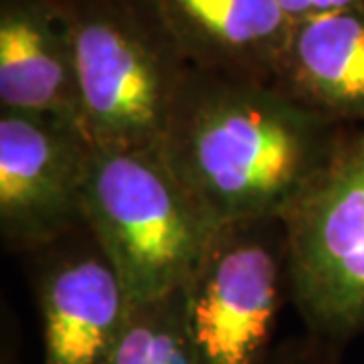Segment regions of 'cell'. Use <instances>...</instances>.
I'll list each match as a JSON object with an SVG mask.
<instances>
[{
    "label": "cell",
    "instance_id": "3",
    "mask_svg": "<svg viewBox=\"0 0 364 364\" xmlns=\"http://www.w3.org/2000/svg\"><path fill=\"white\" fill-rule=\"evenodd\" d=\"M91 146H158L191 69L148 0H65Z\"/></svg>",
    "mask_w": 364,
    "mask_h": 364
},
{
    "label": "cell",
    "instance_id": "4",
    "mask_svg": "<svg viewBox=\"0 0 364 364\" xmlns=\"http://www.w3.org/2000/svg\"><path fill=\"white\" fill-rule=\"evenodd\" d=\"M282 225L306 332L340 346L364 336V124L346 128Z\"/></svg>",
    "mask_w": 364,
    "mask_h": 364
},
{
    "label": "cell",
    "instance_id": "8",
    "mask_svg": "<svg viewBox=\"0 0 364 364\" xmlns=\"http://www.w3.org/2000/svg\"><path fill=\"white\" fill-rule=\"evenodd\" d=\"M43 364H104L130 298L116 267L97 247L49 259L37 277Z\"/></svg>",
    "mask_w": 364,
    "mask_h": 364
},
{
    "label": "cell",
    "instance_id": "13",
    "mask_svg": "<svg viewBox=\"0 0 364 364\" xmlns=\"http://www.w3.org/2000/svg\"><path fill=\"white\" fill-rule=\"evenodd\" d=\"M289 23L364 6V0H277Z\"/></svg>",
    "mask_w": 364,
    "mask_h": 364
},
{
    "label": "cell",
    "instance_id": "5",
    "mask_svg": "<svg viewBox=\"0 0 364 364\" xmlns=\"http://www.w3.org/2000/svg\"><path fill=\"white\" fill-rule=\"evenodd\" d=\"M182 294L198 363H267L289 298L282 219L219 225Z\"/></svg>",
    "mask_w": 364,
    "mask_h": 364
},
{
    "label": "cell",
    "instance_id": "7",
    "mask_svg": "<svg viewBox=\"0 0 364 364\" xmlns=\"http://www.w3.org/2000/svg\"><path fill=\"white\" fill-rule=\"evenodd\" d=\"M0 112L81 130L71 33L59 0H0Z\"/></svg>",
    "mask_w": 364,
    "mask_h": 364
},
{
    "label": "cell",
    "instance_id": "14",
    "mask_svg": "<svg viewBox=\"0 0 364 364\" xmlns=\"http://www.w3.org/2000/svg\"><path fill=\"white\" fill-rule=\"evenodd\" d=\"M59 2H65V0H59Z\"/></svg>",
    "mask_w": 364,
    "mask_h": 364
},
{
    "label": "cell",
    "instance_id": "12",
    "mask_svg": "<svg viewBox=\"0 0 364 364\" xmlns=\"http://www.w3.org/2000/svg\"><path fill=\"white\" fill-rule=\"evenodd\" d=\"M344 346L304 332L284 342H277L265 364H340Z\"/></svg>",
    "mask_w": 364,
    "mask_h": 364
},
{
    "label": "cell",
    "instance_id": "11",
    "mask_svg": "<svg viewBox=\"0 0 364 364\" xmlns=\"http://www.w3.org/2000/svg\"><path fill=\"white\" fill-rule=\"evenodd\" d=\"M104 364H200L186 324L182 286L132 301Z\"/></svg>",
    "mask_w": 364,
    "mask_h": 364
},
{
    "label": "cell",
    "instance_id": "10",
    "mask_svg": "<svg viewBox=\"0 0 364 364\" xmlns=\"http://www.w3.org/2000/svg\"><path fill=\"white\" fill-rule=\"evenodd\" d=\"M195 67L273 79L289 18L277 0H148Z\"/></svg>",
    "mask_w": 364,
    "mask_h": 364
},
{
    "label": "cell",
    "instance_id": "6",
    "mask_svg": "<svg viewBox=\"0 0 364 364\" xmlns=\"http://www.w3.org/2000/svg\"><path fill=\"white\" fill-rule=\"evenodd\" d=\"M90 150L73 126L0 112V235L6 247H49L83 225Z\"/></svg>",
    "mask_w": 364,
    "mask_h": 364
},
{
    "label": "cell",
    "instance_id": "2",
    "mask_svg": "<svg viewBox=\"0 0 364 364\" xmlns=\"http://www.w3.org/2000/svg\"><path fill=\"white\" fill-rule=\"evenodd\" d=\"M81 215L130 301L181 287L219 227L158 146H91Z\"/></svg>",
    "mask_w": 364,
    "mask_h": 364
},
{
    "label": "cell",
    "instance_id": "9",
    "mask_svg": "<svg viewBox=\"0 0 364 364\" xmlns=\"http://www.w3.org/2000/svg\"><path fill=\"white\" fill-rule=\"evenodd\" d=\"M273 81L340 126L364 124V6L291 23Z\"/></svg>",
    "mask_w": 364,
    "mask_h": 364
},
{
    "label": "cell",
    "instance_id": "1",
    "mask_svg": "<svg viewBox=\"0 0 364 364\" xmlns=\"http://www.w3.org/2000/svg\"><path fill=\"white\" fill-rule=\"evenodd\" d=\"M346 128L273 79L191 65L158 148L217 225L282 219Z\"/></svg>",
    "mask_w": 364,
    "mask_h": 364
}]
</instances>
